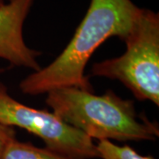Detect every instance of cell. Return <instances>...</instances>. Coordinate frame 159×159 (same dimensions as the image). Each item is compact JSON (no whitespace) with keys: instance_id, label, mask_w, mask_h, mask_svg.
<instances>
[{"instance_id":"1","label":"cell","mask_w":159,"mask_h":159,"mask_svg":"<svg viewBox=\"0 0 159 159\" xmlns=\"http://www.w3.org/2000/svg\"><path fill=\"white\" fill-rule=\"evenodd\" d=\"M142 10L131 0H91L86 15L61 54L23 80L20 90L32 96L66 87L92 91L85 76V67L92 54L110 37L117 36L124 41Z\"/></svg>"},{"instance_id":"2","label":"cell","mask_w":159,"mask_h":159,"mask_svg":"<svg viewBox=\"0 0 159 159\" xmlns=\"http://www.w3.org/2000/svg\"><path fill=\"white\" fill-rule=\"evenodd\" d=\"M46 103L64 122L90 139L153 141L158 125L137 113L132 100L113 91L102 96L75 87L59 88L47 93Z\"/></svg>"},{"instance_id":"3","label":"cell","mask_w":159,"mask_h":159,"mask_svg":"<svg viewBox=\"0 0 159 159\" xmlns=\"http://www.w3.org/2000/svg\"><path fill=\"white\" fill-rule=\"evenodd\" d=\"M126 50L120 57L95 63L94 76L117 80L140 101L159 106V15L143 9L125 40Z\"/></svg>"},{"instance_id":"4","label":"cell","mask_w":159,"mask_h":159,"mask_svg":"<svg viewBox=\"0 0 159 159\" xmlns=\"http://www.w3.org/2000/svg\"><path fill=\"white\" fill-rule=\"evenodd\" d=\"M0 124L17 126L39 137L46 148L73 159L99 158L97 145L53 112L19 102L0 83Z\"/></svg>"},{"instance_id":"5","label":"cell","mask_w":159,"mask_h":159,"mask_svg":"<svg viewBox=\"0 0 159 159\" xmlns=\"http://www.w3.org/2000/svg\"><path fill=\"white\" fill-rule=\"evenodd\" d=\"M33 3L34 0H7L0 5V58L37 72L41 52L29 48L23 39V24Z\"/></svg>"},{"instance_id":"6","label":"cell","mask_w":159,"mask_h":159,"mask_svg":"<svg viewBox=\"0 0 159 159\" xmlns=\"http://www.w3.org/2000/svg\"><path fill=\"white\" fill-rule=\"evenodd\" d=\"M0 159H73L52 151L49 148H38L28 142L16 139L9 142L4 148Z\"/></svg>"},{"instance_id":"7","label":"cell","mask_w":159,"mask_h":159,"mask_svg":"<svg viewBox=\"0 0 159 159\" xmlns=\"http://www.w3.org/2000/svg\"><path fill=\"white\" fill-rule=\"evenodd\" d=\"M99 158L102 159H155L142 156L129 146H119L109 140H101L97 144Z\"/></svg>"},{"instance_id":"8","label":"cell","mask_w":159,"mask_h":159,"mask_svg":"<svg viewBox=\"0 0 159 159\" xmlns=\"http://www.w3.org/2000/svg\"><path fill=\"white\" fill-rule=\"evenodd\" d=\"M15 130L13 127L0 124V156L9 142L15 139Z\"/></svg>"},{"instance_id":"9","label":"cell","mask_w":159,"mask_h":159,"mask_svg":"<svg viewBox=\"0 0 159 159\" xmlns=\"http://www.w3.org/2000/svg\"><path fill=\"white\" fill-rule=\"evenodd\" d=\"M6 1H7V0H0V5H1V4H3V3H5Z\"/></svg>"},{"instance_id":"10","label":"cell","mask_w":159,"mask_h":159,"mask_svg":"<svg viewBox=\"0 0 159 159\" xmlns=\"http://www.w3.org/2000/svg\"><path fill=\"white\" fill-rule=\"evenodd\" d=\"M3 71H4L3 69H0V73H1V72H3Z\"/></svg>"}]
</instances>
